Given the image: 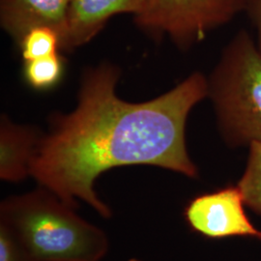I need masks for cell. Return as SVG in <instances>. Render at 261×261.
Masks as SVG:
<instances>
[{
    "label": "cell",
    "mask_w": 261,
    "mask_h": 261,
    "mask_svg": "<svg viewBox=\"0 0 261 261\" xmlns=\"http://www.w3.org/2000/svg\"><path fill=\"white\" fill-rule=\"evenodd\" d=\"M118 77L112 66L90 69L76 109L57 116L30 164V175L41 186L75 208V198H81L105 218L112 212L94 190L103 171L149 165L197 176L187 151L185 130L190 112L208 97L207 79L194 73L151 101L128 103L115 93Z\"/></svg>",
    "instance_id": "1"
},
{
    "label": "cell",
    "mask_w": 261,
    "mask_h": 261,
    "mask_svg": "<svg viewBox=\"0 0 261 261\" xmlns=\"http://www.w3.org/2000/svg\"><path fill=\"white\" fill-rule=\"evenodd\" d=\"M73 206L42 187L5 199L1 223L15 233L35 261H100L106 234L75 214Z\"/></svg>",
    "instance_id": "2"
},
{
    "label": "cell",
    "mask_w": 261,
    "mask_h": 261,
    "mask_svg": "<svg viewBox=\"0 0 261 261\" xmlns=\"http://www.w3.org/2000/svg\"><path fill=\"white\" fill-rule=\"evenodd\" d=\"M207 81L224 141L231 147L261 141V53L247 30L228 42Z\"/></svg>",
    "instance_id": "3"
},
{
    "label": "cell",
    "mask_w": 261,
    "mask_h": 261,
    "mask_svg": "<svg viewBox=\"0 0 261 261\" xmlns=\"http://www.w3.org/2000/svg\"><path fill=\"white\" fill-rule=\"evenodd\" d=\"M243 12V0H145L135 17L140 28L167 34L180 48H189Z\"/></svg>",
    "instance_id": "4"
},
{
    "label": "cell",
    "mask_w": 261,
    "mask_h": 261,
    "mask_svg": "<svg viewBox=\"0 0 261 261\" xmlns=\"http://www.w3.org/2000/svg\"><path fill=\"white\" fill-rule=\"evenodd\" d=\"M244 203L239 187L227 186L193 198L184 217L194 231L209 239L252 237L261 241V231L248 218Z\"/></svg>",
    "instance_id": "5"
},
{
    "label": "cell",
    "mask_w": 261,
    "mask_h": 261,
    "mask_svg": "<svg viewBox=\"0 0 261 261\" xmlns=\"http://www.w3.org/2000/svg\"><path fill=\"white\" fill-rule=\"evenodd\" d=\"M145 0H70L61 49L71 50L88 43L113 16L123 13L139 16Z\"/></svg>",
    "instance_id": "6"
},
{
    "label": "cell",
    "mask_w": 261,
    "mask_h": 261,
    "mask_svg": "<svg viewBox=\"0 0 261 261\" xmlns=\"http://www.w3.org/2000/svg\"><path fill=\"white\" fill-rule=\"evenodd\" d=\"M70 0H1V24L18 42L28 30L54 28L62 38Z\"/></svg>",
    "instance_id": "7"
},
{
    "label": "cell",
    "mask_w": 261,
    "mask_h": 261,
    "mask_svg": "<svg viewBox=\"0 0 261 261\" xmlns=\"http://www.w3.org/2000/svg\"><path fill=\"white\" fill-rule=\"evenodd\" d=\"M41 138L28 127L3 118L0 129V177L18 182L30 175V164Z\"/></svg>",
    "instance_id": "8"
},
{
    "label": "cell",
    "mask_w": 261,
    "mask_h": 261,
    "mask_svg": "<svg viewBox=\"0 0 261 261\" xmlns=\"http://www.w3.org/2000/svg\"><path fill=\"white\" fill-rule=\"evenodd\" d=\"M237 186L242 192L245 203L261 216V141L249 146L248 162Z\"/></svg>",
    "instance_id": "9"
},
{
    "label": "cell",
    "mask_w": 261,
    "mask_h": 261,
    "mask_svg": "<svg viewBox=\"0 0 261 261\" xmlns=\"http://www.w3.org/2000/svg\"><path fill=\"white\" fill-rule=\"evenodd\" d=\"M24 61L57 55L61 49V38L56 29L47 27L34 28L19 41Z\"/></svg>",
    "instance_id": "10"
},
{
    "label": "cell",
    "mask_w": 261,
    "mask_h": 261,
    "mask_svg": "<svg viewBox=\"0 0 261 261\" xmlns=\"http://www.w3.org/2000/svg\"><path fill=\"white\" fill-rule=\"evenodd\" d=\"M24 77L35 89H48L56 85L63 74V59L55 56L24 61Z\"/></svg>",
    "instance_id": "11"
},
{
    "label": "cell",
    "mask_w": 261,
    "mask_h": 261,
    "mask_svg": "<svg viewBox=\"0 0 261 261\" xmlns=\"http://www.w3.org/2000/svg\"><path fill=\"white\" fill-rule=\"evenodd\" d=\"M0 261H35L6 224H0Z\"/></svg>",
    "instance_id": "12"
},
{
    "label": "cell",
    "mask_w": 261,
    "mask_h": 261,
    "mask_svg": "<svg viewBox=\"0 0 261 261\" xmlns=\"http://www.w3.org/2000/svg\"><path fill=\"white\" fill-rule=\"evenodd\" d=\"M243 12L251 19L255 29V43L261 53V0H243Z\"/></svg>",
    "instance_id": "13"
},
{
    "label": "cell",
    "mask_w": 261,
    "mask_h": 261,
    "mask_svg": "<svg viewBox=\"0 0 261 261\" xmlns=\"http://www.w3.org/2000/svg\"><path fill=\"white\" fill-rule=\"evenodd\" d=\"M129 261H140V260H138V259H130V260H129Z\"/></svg>",
    "instance_id": "14"
}]
</instances>
